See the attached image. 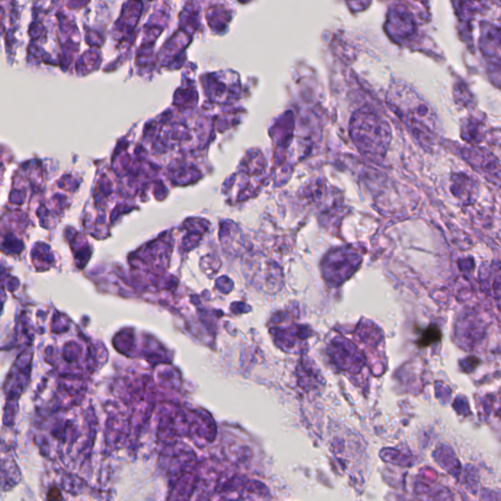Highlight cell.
<instances>
[{
  "label": "cell",
  "instance_id": "cell-1",
  "mask_svg": "<svg viewBox=\"0 0 501 501\" xmlns=\"http://www.w3.org/2000/svg\"><path fill=\"white\" fill-rule=\"evenodd\" d=\"M388 101L418 142L428 146L434 144L437 125L434 115L427 105L418 100L415 104L410 105V101L403 100L393 89L390 91Z\"/></svg>",
  "mask_w": 501,
  "mask_h": 501
},
{
  "label": "cell",
  "instance_id": "cell-4",
  "mask_svg": "<svg viewBox=\"0 0 501 501\" xmlns=\"http://www.w3.org/2000/svg\"><path fill=\"white\" fill-rule=\"evenodd\" d=\"M48 500H62V495H60V492L57 489H53L48 493Z\"/></svg>",
  "mask_w": 501,
  "mask_h": 501
},
{
  "label": "cell",
  "instance_id": "cell-3",
  "mask_svg": "<svg viewBox=\"0 0 501 501\" xmlns=\"http://www.w3.org/2000/svg\"><path fill=\"white\" fill-rule=\"evenodd\" d=\"M441 339L442 332L439 330V327L434 326V324H431V326L427 327L425 330L422 332L420 339L418 341V345L419 347H427L434 344V342L441 341Z\"/></svg>",
  "mask_w": 501,
  "mask_h": 501
},
{
  "label": "cell",
  "instance_id": "cell-2",
  "mask_svg": "<svg viewBox=\"0 0 501 501\" xmlns=\"http://www.w3.org/2000/svg\"><path fill=\"white\" fill-rule=\"evenodd\" d=\"M352 139L364 154L384 155L390 142V127L374 114L359 113L352 121Z\"/></svg>",
  "mask_w": 501,
  "mask_h": 501
}]
</instances>
